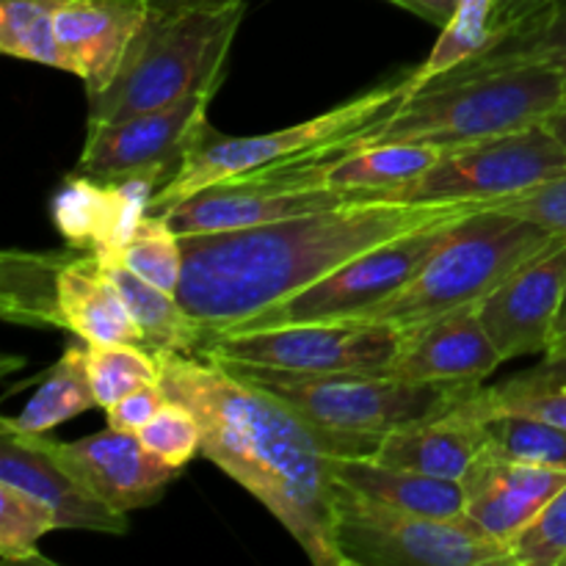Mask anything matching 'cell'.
I'll list each match as a JSON object with an SVG mask.
<instances>
[{"label": "cell", "instance_id": "1", "mask_svg": "<svg viewBox=\"0 0 566 566\" xmlns=\"http://www.w3.org/2000/svg\"><path fill=\"white\" fill-rule=\"evenodd\" d=\"M479 208L484 205L352 202L249 230L180 235L186 269L177 298L210 340L296 296L379 243L464 219Z\"/></svg>", "mask_w": 566, "mask_h": 566}, {"label": "cell", "instance_id": "2", "mask_svg": "<svg viewBox=\"0 0 566 566\" xmlns=\"http://www.w3.org/2000/svg\"><path fill=\"white\" fill-rule=\"evenodd\" d=\"M160 387L202 429V457L293 536L315 566H346L332 520V448L285 401L199 354H158Z\"/></svg>", "mask_w": 566, "mask_h": 566}, {"label": "cell", "instance_id": "3", "mask_svg": "<svg viewBox=\"0 0 566 566\" xmlns=\"http://www.w3.org/2000/svg\"><path fill=\"white\" fill-rule=\"evenodd\" d=\"M252 385L285 401L315 431L326 437L332 457H374L379 442L396 429L434 418L457 407L475 387L415 385L390 374L368 370H271L227 365Z\"/></svg>", "mask_w": 566, "mask_h": 566}, {"label": "cell", "instance_id": "4", "mask_svg": "<svg viewBox=\"0 0 566 566\" xmlns=\"http://www.w3.org/2000/svg\"><path fill=\"white\" fill-rule=\"evenodd\" d=\"M247 3L197 14H149L114 81L88 99L86 127L169 108L202 92H219L224 64Z\"/></svg>", "mask_w": 566, "mask_h": 566}, {"label": "cell", "instance_id": "5", "mask_svg": "<svg viewBox=\"0 0 566 566\" xmlns=\"http://www.w3.org/2000/svg\"><path fill=\"white\" fill-rule=\"evenodd\" d=\"M566 103V75L545 64L497 66L437 77L412 94L374 144L426 142L464 147L545 125Z\"/></svg>", "mask_w": 566, "mask_h": 566}, {"label": "cell", "instance_id": "6", "mask_svg": "<svg viewBox=\"0 0 566 566\" xmlns=\"http://www.w3.org/2000/svg\"><path fill=\"white\" fill-rule=\"evenodd\" d=\"M558 238L564 235L509 210L479 208L451 227L442 247L426 260L407 287L357 315V321L412 329L451 310L479 304Z\"/></svg>", "mask_w": 566, "mask_h": 566}, {"label": "cell", "instance_id": "7", "mask_svg": "<svg viewBox=\"0 0 566 566\" xmlns=\"http://www.w3.org/2000/svg\"><path fill=\"white\" fill-rule=\"evenodd\" d=\"M409 97H412V83L409 77H401V81L368 88L313 119L274 133L219 136L208 125L202 138L186 155L177 175L153 193L149 213L160 216L205 188L287 164V160H296L315 149L329 147V144L352 142V138H374L376 142Z\"/></svg>", "mask_w": 566, "mask_h": 566}, {"label": "cell", "instance_id": "8", "mask_svg": "<svg viewBox=\"0 0 566 566\" xmlns=\"http://www.w3.org/2000/svg\"><path fill=\"white\" fill-rule=\"evenodd\" d=\"M332 520L346 566H514L512 553L468 514L440 520L403 512L359 495L337 479Z\"/></svg>", "mask_w": 566, "mask_h": 566}, {"label": "cell", "instance_id": "9", "mask_svg": "<svg viewBox=\"0 0 566 566\" xmlns=\"http://www.w3.org/2000/svg\"><path fill=\"white\" fill-rule=\"evenodd\" d=\"M566 175V147L545 125L453 147L385 202L492 205Z\"/></svg>", "mask_w": 566, "mask_h": 566}, {"label": "cell", "instance_id": "10", "mask_svg": "<svg viewBox=\"0 0 566 566\" xmlns=\"http://www.w3.org/2000/svg\"><path fill=\"white\" fill-rule=\"evenodd\" d=\"M403 329L374 321L340 318L310 324L249 326L213 335L199 357L221 365H252L271 370H368L385 374L401 348Z\"/></svg>", "mask_w": 566, "mask_h": 566}, {"label": "cell", "instance_id": "11", "mask_svg": "<svg viewBox=\"0 0 566 566\" xmlns=\"http://www.w3.org/2000/svg\"><path fill=\"white\" fill-rule=\"evenodd\" d=\"M457 221L462 219L440 221V224L423 227V230L407 232V235L379 243V247L343 263L340 269L326 274L315 285L298 291L296 296L285 298L276 307L260 313L258 318L247 321L238 329L357 318V315L368 313L376 304L396 296L401 287H407L412 276L423 269L426 260L442 247V241H446Z\"/></svg>", "mask_w": 566, "mask_h": 566}, {"label": "cell", "instance_id": "12", "mask_svg": "<svg viewBox=\"0 0 566 566\" xmlns=\"http://www.w3.org/2000/svg\"><path fill=\"white\" fill-rule=\"evenodd\" d=\"M213 94H193L169 108L130 116L114 125L86 127V144L77 158V171L108 182L149 177L158 186H166L193 144L208 130V108Z\"/></svg>", "mask_w": 566, "mask_h": 566}, {"label": "cell", "instance_id": "13", "mask_svg": "<svg viewBox=\"0 0 566 566\" xmlns=\"http://www.w3.org/2000/svg\"><path fill=\"white\" fill-rule=\"evenodd\" d=\"M566 287V235L520 265L479 302V318L503 359L547 354Z\"/></svg>", "mask_w": 566, "mask_h": 566}, {"label": "cell", "instance_id": "14", "mask_svg": "<svg viewBox=\"0 0 566 566\" xmlns=\"http://www.w3.org/2000/svg\"><path fill=\"white\" fill-rule=\"evenodd\" d=\"M506 363L479 318V304L451 310L403 329L401 348L385 374L415 385H484Z\"/></svg>", "mask_w": 566, "mask_h": 566}, {"label": "cell", "instance_id": "15", "mask_svg": "<svg viewBox=\"0 0 566 566\" xmlns=\"http://www.w3.org/2000/svg\"><path fill=\"white\" fill-rule=\"evenodd\" d=\"M66 468L114 512L130 514L155 506L180 470L155 457L138 434L105 429L75 442L53 440Z\"/></svg>", "mask_w": 566, "mask_h": 566}, {"label": "cell", "instance_id": "16", "mask_svg": "<svg viewBox=\"0 0 566 566\" xmlns=\"http://www.w3.org/2000/svg\"><path fill=\"white\" fill-rule=\"evenodd\" d=\"M0 481L48 503L59 517V531L127 534V514L99 501L55 453L53 437L14 434L0 429Z\"/></svg>", "mask_w": 566, "mask_h": 566}, {"label": "cell", "instance_id": "17", "mask_svg": "<svg viewBox=\"0 0 566 566\" xmlns=\"http://www.w3.org/2000/svg\"><path fill=\"white\" fill-rule=\"evenodd\" d=\"M158 188L149 177L108 182L75 171L55 191L50 216L66 247L116 254L149 216V199Z\"/></svg>", "mask_w": 566, "mask_h": 566}, {"label": "cell", "instance_id": "18", "mask_svg": "<svg viewBox=\"0 0 566 566\" xmlns=\"http://www.w3.org/2000/svg\"><path fill=\"white\" fill-rule=\"evenodd\" d=\"M352 202H374V199L365 191H346V188L332 186L307 188V191H263V188L241 186V182H221V186L205 188L182 199L160 216H166L177 235H202V232L249 230V227L318 213V210Z\"/></svg>", "mask_w": 566, "mask_h": 566}, {"label": "cell", "instance_id": "19", "mask_svg": "<svg viewBox=\"0 0 566 566\" xmlns=\"http://www.w3.org/2000/svg\"><path fill=\"white\" fill-rule=\"evenodd\" d=\"M147 17L142 0H61L55 14L61 72L81 77L86 99L114 81Z\"/></svg>", "mask_w": 566, "mask_h": 566}, {"label": "cell", "instance_id": "20", "mask_svg": "<svg viewBox=\"0 0 566 566\" xmlns=\"http://www.w3.org/2000/svg\"><path fill=\"white\" fill-rule=\"evenodd\" d=\"M564 481V470L512 462L486 446L462 479L464 514L509 551Z\"/></svg>", "mask_w": 566, "mask_h": 566}, {"label": "cell", "instance_id": "21", "mask_svg": "<svg viewBox=\"0 0 566 566\" xmlns=\"http://www.w3.org/2000/svg\"><path fill=\"white\" fill-rule=\"evenodd\" d=\"M481 387H475L457 407L387 434L374 451V459L392 468L462 481L490 446Z\"/></svg>", "mask_w": 566, "mask_h": 566}, {"label": "cell", "instance_id": "22", "mask_svg": "<svg viewBox=\"0 0 566 566\" xmlns=\"http://www.w3.org/2000/svg\"><path fill=\"white\" fill-rule=\"evenodd\" d=\"M64 329L86 343H130L144 348V335L133 321L119 287L105 271L99 252L77 249L59 282Z\"/></svg>", "mask_w": 566, "mask_h": 566}, {"label": "cell", "instance_id": "23", "mask_svg": "<svg viewBox=\"0 0 566 566\" xmlns=\"http://www.w3.org/2000/svg\"><path fill=\"white\" fill-rule=\"evenodd\" d=\"M329 470L340 484L352 486L359 495H368L387 506L403 509V512L440 520L464 514L462 481L392 468L374 457H332Z\"/></svg>", "mask_w": 566, "mask_h": 566}, {"label": "cell", "instance_id": "24", "mask_svg": "<svg viewBox=\"0 0 566 566\" xmlns=\"http://www.w3.org/2000/svg\"><path fill=\"white\" fill-rule=\"evenodd\" d=\"M75 254V247L50 252L6 249L0 254V315L9 324L33 329H64L59 282L61 271Z\"/></svg>", "mask_w": 566, "mask_h": 566}, {"label": "cell", "instance_id": "25", "mask_svg": "<svg viewBox=\"0 0 566 566\" xmlns=\"http://www.w3.org/2000/svg\"><path fill=\"white\" fill-rule=\"evenodd\" d=\"M105 271L119 287L122 298H125L127 310H130L133 321L138 324L144 335V348L158 354H199L202 352L205 335L202 326L186 313L177 293L164 291V287L153 285V282L142 280L136 271L127 269L114 252H99Z\"/></svg>", "mask_w": 566, "mask_h": 566}, {"label": "cell", "instance_id": "26", "mask_svg": "<svg viewBox=\"0 0 566 566\" xmlns=\"http://www.w3.org/2000/svg\"><path fill=\"white\" fill-rule=\"evenodd\" d=\"M86 348V340L66 346L64 354L55 359L53 368L48 370L39 390L31 396V401L17 415L0 420V429L25 437L50 434L55 426L97 407L92 381H88Z\"/></svg>", "mask_w": 566, "mask_h": 566}, {"label": "cell", "instance_id": "27", "mask_svg": "<svg viewBox=\"0 0 566 566\" xmlns=\"http://www.w3.org/2000/svg\"><path fill=\"white\" fill-rule=\"evenodd\" d=\"M446 147L426 142H385L368 144L348 155L329 175L326 186L365 191L374 202H385L387 193L398 191L415 177L429 171L446 155Z\"/></svg>", "mask_w": 566, "mask_h": 566}, {"label": "cell", "instance_id": "28", "mask_svg": "<svg viewBox=\"0 0 566 566\" xmlns=\"http://www.w3.org/2000/svg\"><path fill=\"white\" fill-rule=\"evenodd\" d=\"M517 64H545L566 75V0L547 6L509 31L492 36V42L479 55L442 77H462Z\"/></svg>", "mask_w": 566, "mask_h": 566}, {"label": "cell", "instance_id": "29", "mask_svg": "<svg viewBox=\"0 0 566 566\" xmlns=\"http://www.w3.org/2000/svg\"><path fill=\"white\" fill-rule=\"evenodd\" d=\"M481 403L490 415H525L566 429V357H551L536 368L509 376L495 387H481Z\"/></svg>", "mask_w": 566, "mask_h": 566}, {"label": "cell", "instance_id": "30", "mask_svg": "<svg viewBox=\"0 0 566 566\" xmlns=\"http://www.w3.org/2000/svg\"><path fill=\"white\" fill-rule=\"evenodd\" d=\"M497 3L501 0H459L448 25L440 28L442 33L437 39L434 50L429 53V59L409 75L412 94L423 88L426 83L437 81V77L462 66L464 61L479 55L492 42V36H495Z\"/></svg>", "mask_w": 566, "mask_h": 566}, {"label": "cell", "instance_id": "31", "mask_svg": "<svg viewBox=\"0 0 566 566\" xmlns=\"http://www.w3.org/2000/svg\"><path fill=\"white\" fill-rule=\"evenodd\" d=\"M61 0H0V50L9 59L61 70L55 14Z\"/></svg>", "mask_w": 566, "mask_h": 566}, {"label": "cell", "instance_id": "32", "mask_svg": "<svg viewBox=\"0 0 566 566\" xmlns=\"http://www.w3.org/2000/svg\"><path fill=\"white\" fill-rule=\"evenodd\" d=\"M59 531L53 509L36 495L0 481V556L11 564H50L39 542Z\"/></svg>", "mask_w": 566, "mask_h": 566}, {"label": "cell", "instance_id": "33", "mask_svg": "<svg viewBox=\"0 0 566 566\" xmlns=\"http://www.w3.org/2000/svg\"><path fill=\"white\" fill-rule=\"evenodd\" d=\"M88 381L99 409H108L119 398L130 396L160 376L158 357L130 343H88L86 348Z\"/></svg>", "mask_w": 566, "mask_h": 566}, {"label": "cell", "instance_id": "34", "mask_svg": "<svg viewBox=\"0 0 566 566\" xmlns=\"http://www.w3.org/2000/svg\"><path fill=\"white\" fill-rule=\"evenodd\" d=\"M486 434L492 451L512 462L566 473V429L525 415H490Z\"/></svg>", "mask_w": 566, "mask_h": 566}, {"label": "cell", "instance_id": "35", "mask_svg": "<svg viewBox=\"0 0 566 566\" xmlns=\"http://www.w3.org/2000/svg\"><path fill=\"white\" fill-rule=\"evenodd\" d=\"M119 260L130 271H136L142 280L153 282V285L164 287V291L177 293L182 282V269H186V258H182V243L175 227L166 221V216L149 213L147 219L138 224L130 241L119 249Z\"/></svg>", "mask_w": 566, "mask_h": 566}, {"label": "cell", "instance_id": "36", "mask_svg": "<svg viewBox=\"0 0 566 566\" xmlns=\"http://www.w3.org/2000/svg\"><path fill=\"white\" fill-rule=\"evenodd\" d=\"M138 440L177 470L202 453V429H199L197 415L175 398H169L160 412L138 431Z\"/></svg>", "mask_w": 566, "mask_h": 566}, {"label": "cell", "instance_id": "37", "mask_svg": "<svg viewBox=\"0 0 566 566\" xmlns=\"http://www.w3.org/2000/svg\"><path fill=\"white\" fill-rule=\"evenodd\" d=\"M514 566L566 564V481L562 490L536 514L534 523L509 547Z\"/></svg>", "mask_w": 566, "mask_h": 566}, {"label": "cell", "instance_id": "38", "mask_svg": "<svg viewBox=\"0 0 566 566\" xmlns=\"http://www.w3.org/2000/svg\"><path fill=\"white\" fill-rule=\"evenodd\" d=\"M484 208L509 210V213L536 221V224L556 232V235H566V175L542 182V186L531 188L520 197L497 199V202L484 205Z\"/></svg>", "mask_w": 566, "mask_h": 566}, {"label": "cell", "instance_id": "39", "mask_svg": "<svg viewBox=\"0 0 566 566\" xmlns=\"http://www.w3.org/2000/svg\"><path fill=\"white\" fill-rule=\"evenodd\" d=\"M166 401H169V396H166V390L160 387V381H153V385L138 387L130 396L111 403V407L105 409V423L116 431H125V434H138V431L160 412V407H164Z\"/></svg>", "mask_w": 566, "mask_h": 566}, {"label": "cell", "instance_id": "40", "mask_svg": "<svg viewBox=\"0 0 566 566\" xmlns=\"http://www.w3.org/2000/svg\"><path fill=\"white\" fill-rule=\"evenodd\" d=\"M155 17H177V14H197V11H219L230 6L247 3V0H142Z\"/></svg>", "mask_w": 566, "mask_h": 566}, {"label": "cell", "instance_id": "41", "mask_svg": "<svg viewBox=\"0 0 566 566\" xmlns=\"http://www.w3.org/2000/svg\"><path fill=\"white\" fill-rule=\"evenodd\" d=\"M390 3L401 6V9L423 17V20L431 22V25L446 28L448 20L453 17V11H457L459 0H390Z\"/></svg>", "mask_w": 566, "mask_h": 566}, {"label": "cell", "instance_id": "42", "mask_svg": "<svg viewBox=\"0 0 566 566\" xmlns=\"http://www.w3.org/2000/svg\"><path fill=\"white\" fill-rule=\"evenodd\" d=\"M547 6V0H501L497 3V20H495V36L497 33L509 31L512 25L523 22L525 17L536 14Z\"/></svg>", "mask_w": 566, "mask_h": 566}, {"label": "cell", "instance_id": "43", "mask_svg": "<svg viewBox=\"0 0 566 566\" xmlns=\"http://www.w3.org/2000/svg\"><path fill=\"white\" fill-rule=\"evenodd\" d=\"M547 354H551V357H566V287H564L562 307H558V315H556V324H553Z\"/></svg>", "mask_w": 566, "mask_h": 566}, {"label": "cell", "instance_id": "44", "mask_svg": "<svg viewBox=\"0 0 566 566\" xmlns=\"http://www.w3.org/2000/svg\"><path fill=\"white\" fill-rule=\"evenodd\" d=\"M547 127H551V130L556 133L558 142H562L564 147H566V103L556 111V114L551 116V119H547Z\"/></svg>", "mask_w": 566, "mask_h": 566}, {"label": "cell", "instance_id": "45", "mask_svg": "<svg viewBox=\"0 0 566 566\" xmlns=\"http://www.w3.org/2000/svg\"><path fill=\"white\" fill-rule=\"evenodd\" d=\"M556 3H564V0H547V6H556ZM545 6V9H547Z\"/></svg>", "mask_w": 566, "mask_h": 566}, {"label": "cell", "instance_id": "46", "mask_svg": "<svg viewBox=\"0 0 566 566\" xmlns=\"http://www.w3.org/2000/svg\"><path fill=\"white\" fill-rule=\"evenodd\" d=\"M564 566H566V564H564Z\"/></svg>", "mask_w": 566, "mask_h": 566}]
</instances>
